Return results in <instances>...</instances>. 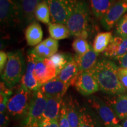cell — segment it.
Listing matches in <instances>:
<instances>
[{
    "label": "cell",
    "mask_w": 127,
    "mask_h": 127,
    "mask_svg": "<svg viewBox=\"0 0 127 127\" xmlns=\"http://www.w3.org/2000/svg\"><path fill=\"white\" fill-rule=\"evenodd\" d=\"M31 51L40 59L50 58L51 57L57 53L47 47L44 44L43 41L36 45Z\"/></svg>",
    "instance_id": "83f0119b"
},
{
    "label": "cell",
    "mask_w": 127,
    "mask_h": 127,
    "mask_svg": "<svg viewBox=\"0 0 127 127\" xmlns=\"http://www.w3.org/2000/svg\"><path fill=\"white\" fill-rule=\"evenodd\" d=\"M91 46L89 45L86 39L77 38L72 43V48L76 54L84 55L89 51Z\"/></svg>",
    "instance_id": "f1b7e54d"
},
{
    "label": "cell",
    "mask_w": 127,
    "mask_h": 127,
    "mask_svg": "<svg viewBox=\"0 0 127 127\" xmlns=\"http://www.w3.org/2000/svg\"><path fill=\"white\" fill-rule=\"evenodd\" d=\"M127 12V2L119 1L115 2L101 18V23L105 30L113 28Z\"/></svg>",
    "instance_id": "8fae6325"
},
{
    "label": "cell",
    "mask_w": 127,
    "mask_h": 127,
    "mask_svg": "<svg viewBox=\"0 0 127 127\" xmlns=\"http://www.w3.org/2000/svg\"><path fill=\"white\" fill-rule=\"evenodd\" d=\"M42 41L47 47H48L49 48H50L51 50L54 51L55 52H57L58 50V46H59L58 41L52 38L51 37H49Z\"/></svg>",
    "instance_id": "836d02e7"
},
{
    "label": "cell",
    "mask_w": 127,
    "mask_h": 127,
    "mask_svg": "<svg viewBox=\"0 0 127 127\" xmlns=\"http://www.w3.org/2000/svg\"><path fill=\"white\" fill-rule=\"evenodd\" d=\"M118 62L120 63V67L127 68V53L124 56H123L121 58H120L118 60Z\"/></svg>",
    "instance_id": "74e56055"
},
{
    "label": "cell",
    "mask_w": 127,
    "mask_h": 127,
    "mask_svg": "<svg viewBox=\"0 0 127 127\" xmlns=\"http://www.w3.org/2000/svg\"><path fill=\"white\" fill-rule=\"evenodd\" d=\"M87 102L105 127L118 124L120 120L105 101L98 96H92L87 99Z\"/></svg>",
    "instance_id": "8992f818"
},
{
    "label": "cell",
    "mask_w": 127,
    "mask_h": 127,
    "mask_svg": "<svg viewBox=\"0 0 127 127\" xmlns=\"http://www.w3.org/2000/svg\"><path fill=\"white\" fill-rule=\"evenodd\" d=\"M120 1H125V2H127V0H120Z\"/></svg>",
    "instance_id": "b9f144b4"
},
{
    "label": "cell",
    "mask_w": 127,
    "mask_h": 127,
    "mask_svg": "<svg viewBox=\"0 0 127 127\" xmlns=\"http://www.w3.org/2000/svg\"><path fill=\"white\" fill-rule=\"evenodd\" d=\"M123 127L122 125L120 124H117V125H110V126L108 127Z\"/></svg>",
    "instance_id": "ab89813d"
},
{
    "label": "cell",
    "mask_w": 127,
    "mask_h": 127,
    "mask_svg": "<svg viewBox=\"0 0 127 127\" xmlns=\"http://www.w3.org/2000/svg\"><path fill=\"white\" fill-rule=\"evenodd\" d=\"M8 60V54L1 50L0 51V71L1 74L4 70Z\"/></svg>",
    "instance_id": "d590c367"
},
{
    "label": "cell",
    "mask_w": 127,
    "mask_h": 127,
    "mask_svg": "<svg viewBox=\"0 0 127 127\" xmlns=\"http://www.w3.org/2000/svg\"><path fill=\"white\" fill-rule=\"evenodd\" d=\"M98 53L95 52L92 47L84 55L76 54L74 58L77 63L79 72L90 71L93 69L98 62Z\"/></svg>",
    "instance_id": "9a60e30c"
},
{
    "label": "cell",
    "mask_w": 127,
    "mask_h": 127,
    "mask_svg": "<svg viewBox=\"0 0 127 127\" xmlns=\"http://www.w3.org/2000/svg\"><path fill=\"white\" fill-rule=\"evenodd\" d=\"M74 86L84 96H90L99 90L98 82L91 70L79 72Z\"/></svg>",
    "instance_id": "30bf717a"
},
{
    "label": "cell",
    "mask_w": 127,
    "mask_h": 127,
    "mask_svg": "<svg viewBox=\"0 0 127 127\" xmlns=\"http://www.w3.org/2000/svg\"><path fill=\"white\" fill-rule=\"evenodd\" d=\"M69 87L55 77L41 85L39 90L47 98H63Z\"/></svg>",
    "instance_id": "4fadbf2b"
},
{
    "label": "cell",
    "mask_w": 127,
    "mask_h": 127,
    "mask_svg": "<svg viewBox=\"0 0 127 127\" xmlns=\"http://www.w3.org/2000/svg\"><path fill=\"white\" fill-rule=\"evenodd\" d=\"M118 69V66L111 60L98 61L91 71L98 82L99 90L110 95L126 93V90L119 80Z\"/></svg>",
    "instance_id": "6da1fadb"
},
{
    "label": "cell",
    "mask_w": 127,
    "mask_h": 127,
    "mask_svg": "<svg viewBox=\"0 0 127 127\" xmlns=\"http://www.w3.org/2000/svg\"><path fill=\"white\" fill-rule=\"evenodd\" d=\"M0 20L5 27H12L23 22L17 0H0Z\"/></svg>",
    "instance_id": "52a82bcc"
},
{
    "label": "cell",
    "mask_w": 127,
    "mask_h": 127,
    "mask_svg": "<svg viewBox=\"0 0 127 127\" xmlns=\"http://www.w3.org/2000/svg\"><path fill=\"white\" fill-rule=\"evenodd\" d=\"M79 72L78 66L74 58L58 73L56 77L70 86L74 85Z\"/></svg>",
    "instance_id": "2e32d148"
},
{
    "label": "cell",
    "mask_w": 127,
    "mask_h": 127,
    "mask_svg": "<svg viewBox=\"0 0 127 127\" xmlns=\"http://www.w3.org/2000/svg\"><path fill=\"white\" fill-rule=\"evenodd\" d=\"M31 96V92L21 85L8 100L7 107L8 114L14 117H25L29 108Z\"/></svg>",
    "instance_id": "5b68a950"
},
{
    "label": "cell",
    "mask_w": 127,
    "mask_h": 127,
    "mask_svg": "<svg viewBox=\"0 0 127 127\" xmlns=\"http://www.w3.org/2000/svg\"><path fill=\"white\" fill-rule=\"evenodd\" d=\"M122 126L123 127H127V118L123 120V123H122Z\"/></svg>",
    "instance_id": "f35d334b"
},
{
    "label": "cell",
    "mask_w": 127,
    "mask_h": 127,
    "mask_svg": "<svg viewBox=\"0 0 127 127\" xmlns=\"http://www.w3.org/2000/svg\"><path fill=\"white\" fill-rule=\"evenodd\" d=\"M40 58H38L31 51L28 52L27 57V66L25 71L22 77L21 82V85L24 86L31 92H34L39 90L40 85L34 77V69L35 64Z\"/></svg>",
    "instance_id": "7c38bea8"
},
{
    "label": "cell",
    "mask_w": 127,
    "mask_h": 127,
    "mask_svg": "<svg viewBox=\"0 0 127 127\" xmlns=\"http://www.w3.org/2000/svg\"><path fill=\"white\" fill-rule=\"evenodd\" d=\"M47 2L50 8L52 23L66 25L75 0H49Z\"/></svg>",
    "instance_id": "ba28073f"
},
{
    "label": "cell",
    "mask_w": 127,
    "mask_h": 127,
    "mask_svg": "<svg viewBox=\"0 0 127 127\" xmlns=\"http://www.w3.org/2000/svg\"><path fill=\"white\" fill-rule=\"evenodd\" d=\"M42 0H17L21 11L23 21L27 24L35 21L34 12L36 7Z\"/></svg>",
    "instance_id": "e0dca14e"
},
{
    "label": "cell",
    "mask_w": 127,
    "mask_h": 127,
    "mask_svg": "<svg viewBox=\"0 0 127 127\" xmlns=\"http://www.w3.org/2000/svg\"><path fill=\"white\" fill-rule=\"evenodd\" d=\"M123 18H124V19H125V20H127V12L126 14H125L123 16Z\"/></svg>",
    "instance_id": "60d3db41"
},
{
    "label": "cell",
    "mask_w": 127,
    "mask_h": 127,
    "mask_svg": "<svg viewBox=\"0 0 127 127\" xmlns=\"http://www.w3.org/2000/svg\"><path fill=\"white\" fill-rule=\"evenodd\" d=\"M112 34L111 32H99L95 36L93 44V48L97 53L104 52L112 41Z\"/></svg>",
    "instance_id": "603a6c76"
},
{
    "label": "cell",
    "mask_w": 127,
    "mask_h": 127,
    "mask_svg": "<svg viewBox=\"0 0 127 127\" xmlns=\"http://www.w3.org/2000/svg\"><path fill=\"white\" fill-rule=\"evenodd\" d=\"M58 122H59L60 127H70V125H69L67 118L65 104L64 101L62 104L61 111H60Z\"/></svg>",
    "instance_id": "f546056e"
},
{
    "label": "cell",
    "mask_w": 127,
    "mask_h": 127,
    "mask_svg": "<svg viewBox=\"0 0 127 127\" xmlns=\"http://www.w3.org/2000/svg\"><path fill=\"white\" fill-rule=\"evenodd\" d=\"M9 123L8 114L7 112L0 113V127H7Z\"/></svg>",
    "instance_id": "8d00e7d4"
},
{
    "label": "cell",
    "mask_w": 127,
    "mask_h": 127,
    "mask_svg": "<svg viewBox=\"0 0 127 127\" xmlns=\"http://www.w3.org/2000/svg\"><path fill=\"white\" fill-rule=\"evenodd\" d=\"M25 62L20 51L8 53V60L1 73V79L9 88H12L21 80L24 74Z\"/></svg>",
    "instance_id": "7a4b0ae2"
},
{
    "label": "cell",
    "mask_w": 127,
    "mask_h": 127,
    "mask_svg": "<svg viewBox=\"0 0 127 127\" xmlns=\"http://www.w3.org/2000/svg\"><path fill=\"white\" fill-rule=\"evenodd\" d=\"M102 123L95 113L86 109H80L78 127H102Z\"/></svg>",
    "instance_id": "ffe728a7"
},
{
    "label": "cell",
    "mask_w": 127,
    "mask_h": 127,
    "mask_svg": "<svg viewBox=\"0 0 127 127\" xmlns=\"http://www.w3.org/2000/svg\"><path fill=\"white\" fill-rule=\"evenodd\" d=\"M39 127H60L58 119L42 121Z\"/></svg>",
    "instance_id": "e575fe53"
},
{
    "label": "cell",
    "mask_w": 127,
    "mask_h": 127,
    "mask_svg": "<svg viewBox=\"0 0 127 127\" xmlns=\"http://www.w3.org/2000/svg\"><path fill=\"white\" fill-rule=\"evenodd\" d=\"M46 1H49V0H46Z\"/></svg>",
    "instance_id": "7bdbcfd3"
},
{
    "label": "cell",
    "mask_w": 127,
    "mask_h": 127,
    "mask_svg": "<svg viewBox=\"0 0 127 127\" xmlns=\"http://www.w3.org/2000/svg\"><path fill=\"white\" fill-rule=\"evenodd\" d=\"M35 18L45 24H51V14L48 4L46 0H42L36 7L34 12Z\"/></svg>",
    "instance_id": "d4e9b609"
},
{
    "label": "cell",
    "mask_w": 127,
    "mask_h": 127,
    "mask_svg": "<svg viewBox=\"0 0 127 127\" xmlns=\"http://www.w3.org/2000/svg\"><path fill=\"white\" fill-rule=\"evenodd\" d=\"M90 23V10L84 0H75L72 12L66 23L71 35L78 36L88 31Z\"/></svg>",
    "instance_id": "3957f363"
},
{
    "label": "cell",
    "mask_w": 127,
    "mask_h": 127,
    "mask_svg": "<svg viewBox=\"0 0 127 127\" xmlns=\"http://www.w3.org/2000/svg\"><path fill=\"white\" fill-rule=\"evenodd\" d=\"M25 36L30 46H36L42 42L43 32L39 23L35 21L30 23L25 30Z\"/></svg>",
    "instance_id": "d6986e66"
},
{
    "label": "cell",
    "mask_w": 127,
    "mask_h": 127,
    "mask_svg": "<svg viewBox=\"0 0 127 127\" xmlns=\"http://www.w3.org/2000/svg\"><path fill=\"white\" fill-rule=\"evenodd\" d=\"M118 77L124 88L127 91V68L118 67Z\"/></svg>",
    "instance_id": "1f68e13d"
},
{
    "label": "cell",
    "mask_w": 127,
    "mask_h": 127,
    "mask_svg": "<svg viewBox=\"0 0 127 127\" xmlns=\"http://www.w3.org/2000/svg\"><path fill=\"white\" fill-rule=\"evenodd\" d=\"M64 102L65 104L67 118L70 127H78L81 109L78 108L77 104L72 98L66 99Z\"/></svg>",
    "instance_id": "7402d4cb"
},
{
    "label": "cell",
    "mask_w": 127,
    "mask_h": 127,
    "mask_svg": "<svg viewBox=\"0 0 127 127\" xmlns=\"http://www.w3.org/2000/svg\"><path fill=\"white\" fill-rule=\"evenodd\" d=\"M122 37L120 36H117L112 38V41L109 43V45L104 52V55L107 58L115 60L118 53L119 45L121 41Z\"/></svg>",
    "instance_id": "4316f807"
},
{
    "label": "cell",
    "mask_w": 127,
    "mask_h": 127,
    "mask_svg": "<svg viewBox=\"0 0 127 127\" xmlns=\"http://www.w3.org/2000/svg\"><path fill=\"white\" fill-rule=\"evenodd\" d=\"M114 3L115 0H90L94 15L99 20H101Z\"/></svg>",
    "instance_id": "44dd1931"
},
{
    "label": "cell",
    "mask_w": 127,
    "mask_h": 127,
    "mask_svg": "<svg viewBox=\"0 0 127 127\" xmlns=\"http://www.w3.org/2000/svg\"><path fill=\"white\" fill-rule=\"evenodd\" d=\"M74 58V57H73L71 54L58 52L55 53L49 59L51 60L52 63L54 64L58 74V73Z\"/></svg>",
    "instance_id": "484cf974"
},
{
    "label": "cell",
    "mask_w": 127,
    "mask_h": 127,
    "mask_svg": "<svg viewBox=\"0 0 127 127\" xmlns=\"http://www.w3.org/2000/svg\"><path fill=\"white\" fill-rule=\"evenodd\" d=\"M116 32L118 36L127 38V20L123 18L121 19L117 24Z\"/></svg>",
    "instance_id": "4dcf8cb0"
},
{
    "label": "cell",
    "mask_w": 127,
    "mask_h": 127,
    "mask_svg": "<svg viewBox=\"0 0 127 127\" xmlns=\"http://www.w3.org/2000/svg\"><path fill=\"white\" fill-rule=\"evenodd\" d=\"M47 98L40 90L32 94L29 108L21 123V127H39Z\"/></svg>",
    "instance_id": "277c9868"
},
{
    "label": "cell",
    "mask_w": 127,
    "mask_h": 127,
    "mask_svg": "<svg viewBox=\"0 0 127 127\" xmlns=\"http://www.w3.org/2000/svg\"><path fill=\"white\" fill-rule=\"evenodd\" d=\"M120 120L127 118V94L112 95L105 100Z\"/></svg>",
    "instance_id": "5bb4252c"
},
{
    "label": "cell",
    "mask_w": 127,
    "mask_h": 127,
    "mask_svg": "<svg viewBox=\"0 0 127 127\" xmlns=\"http://www.w3.org/2000/svg\"><path fill=\"white\" fill-rule=\"evenodd\" d=\"M63 102V98H47V104L42 114V121L58 119Z\"/></svg>",
    "instance_id": "ac0fdd59"
},
{
    "label": "cell",
    "mask_w": 127,
    "mask_h": 127,
    "mask_svg": "<svg viewBox=\"0 0 127 127\" xmlns=\"http://www.w3.org/2000/svg\"><path fill=\"white\" fill-rule=\"evenodd\" d=\"M48 31L51 37L57 41L67 38L71 35L66 25L62 24L51 23L48 25Z\"/></svg>",
    "instance_id": "cb8c5ba5"
},
{
    "label": "cell",
    "mask_w": 127,
    "mask_h": 127,
    "mask_svg": "<svg viewBox=\"0 0 127 127\" xmlns=\"http://www.w3.org/2000/svg\"><path fill=\"white\" fill-rule=\"evenodd\" d=\"M34 77L40 86L47 83L57 75L54 64L49 58L39 59L34 69Z\"/></svg>",
    "instance_id": "9c48e42d"
},
{
    "label": "cell",
    "mask_w": 127,
    "mask_h": 127,
    "mask_svg": "<svg viewBox=\"0 0 127 127\" xmlns=\"http://www.w3.org/2000/svg\"><path fill=\"white\" fill-rule=\"evenodd\" d=\"M0 112L3 113L7 111V104L8 100L10 98V96L6 94L5 93L1 91L0 93Z\"/></svg>",
    "instance_id": "d6a6232c"
}]
</instances>
